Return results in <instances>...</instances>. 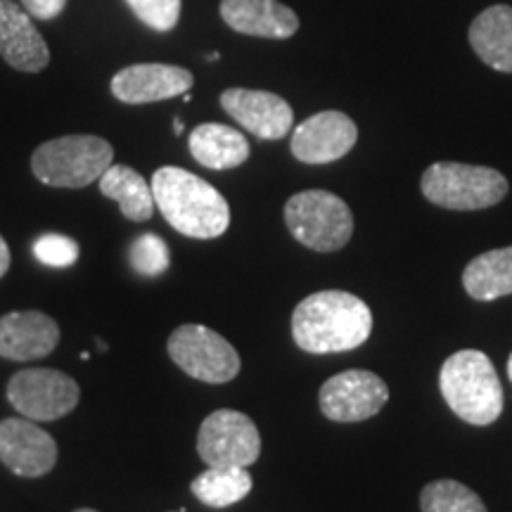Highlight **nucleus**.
Listing matches in <instances>:
<instances>
[{"instance_id":"nucleus-1","label":"nucleus","mask_w":512,"mask_h":512,"mask_svg":"<svg viewBox=\"0 0 512 512\" xmlns=\"http://www.w3.org/2000/svg\"><path fill=\"white\" fill-rule=\"evenodd\" d=\"M373 313L356 294L323 290L309 294L292 313V337L309 354H339L368 342Z\"/></svg>"},{"instance_id":"nucleus-2","label":"nucleus","mask_w":512,"mask_h":512,"mask_svg":"<svg viewBox=\"0 0 512 512\" xmlns=\"http://www.w3.org/2000/svg\"><path fill=\"white\" fill-rule=\"evenodd\" d=\"M150 188L166 223L185 238L214 240L228 230L226 197L204 178L178 166H162L152 176Z\"/></svg>"},{"instance_id":"nucleus-3","label":"nucleus","mask_w":512,"mask_h":512,"mask_svg":"<svg viewBox=\"0 0 512 512\" xmlns=\"http://www.w3.org/2000/svg\"><path fill=\"white\" fill-rule=\"evenodd\" d=\"M444 401L460 420L491 425L503 413V387L491 358L484 351L463 349L448 356L439 373Z\"/></svg>"},{"instance_id":"nucleus-4","label":"nucleus","mask_w":512,"mask_h":512,"mask_svg":"<svg viewBox=\"0 0 512 512\" xmlns=\"http://www.w3.org/2000/svg\"><path fill=\"white\" fill-rule=\"evenodd\" d=\"M114 150L98 136H62L31 155V171L50 188H86L112 166Z\"/></svg>"},{"instance_id":"nucleus-5","label":"nucleus","mask_w":512,"mask_h":512,"mask_svg":"<svg viewBox=\"0 0 512 512\" xmlns=\"http://www.w3.org/2000/svg\"><path fill=\"white\" fill-rule=\"evenodd\" d=\"M292 238L313 252H337L354 235V214L342 197L328 190H304L285 204Z\"/></svg>"},{"instance_id":"nucleus-6","label":"nucleus","mask_w":512,"mask_h":512,"mask_svg":"<svg viewBox=\"0 0 512 512\" xmlns=\"http://www.w3.org/2000/svg\"><path fill=\"white\" fill-rule=\"evenodd\" d=\"M422 195L432 204L453 211L494 207L508 195V181L489 166L437 162L422 174Z\"/></svg>"},{"instance_id":"nucleus-7","label":"nucleus","mask_w":512,"mask_h":512,"mask_svg":"<svg viewBox=\"0 0 512 512\" xmlns=\"http://www.w3.org/2000/svg\"><path fill=\"white\" fill-rule=\"evenodd\" d=\"M171 361L185 375L207 384L230 382L240 373V356L233 344L207 325H181L166 342Z\"/></svg>"},{"instance_id":"nucleus-8","label":"nucleus","mask_w":512,"mask_h":512,"mask_svg":"<svg viewBox=\"0 0 512 512\" xmlns=\"http://www.w3.org/2000/svg\"><path fill=\"white\" fill-rule=\"evenodd\" d=\"M79 384L53 368L19 370L8 382V401L22 418L48 422L64 418L79 406Z\"/></svg>"},{"instance_id":"nucleus-9","label":"nucleus","mask_w":512,"mask_h":512,"mask_svg":"<svg viewBox=\"0 0 512 512\" xmlns=\"http://www.w3.org/2000/svg\"><path fill=\"white\" fill-rule=\"evenodd\" d=\"M197 453L207 467H249L259 460L261 434L249 415L221 408L204 418Z\"/></svg>"},{"instance_id":"nucleus-10","label":"nucleus","mask_w":512,"mask_h":512,"mask_svg":"<svg viewBox=\"0 0 512 512\" xmlns=\"http://www.w3.org/2000/svg\"><path fill=\"white\" fill-rule=\"evenodd\" d=\"M320 411L332 422H361L389 401V387L370 370H344L320 387Z\"/></svg>"},{"instance_id":"nucleus-11","label":"nucleus","mask_w":512,"mask_h":512,"mask_svg":"<svg viewBox=\"0 0 512 512\" xmlns=\"http://www.w3.org/2000/svg\"><path fill=\"white\" fill-rule=\"evenodd\" d=\"M0 460L12 475L36 479L48 475L57 463V444L29 418L0 422Z\"/></svg>"},{"instance_id":"nucleus-12","label":"nucleus","mask_w":512,"mask_h":512,"mask_svg":"<svg viewBox=\"0 0 512 512\" xmlns=\"http://www.w3.org/2000/svg\"><path fill=\"white\" fill-rule=\"evenodd\" d=\"M358 140V128L342 112H318L292 133V155L304 164H330L349 155Z\"/></svg>"},{"instance_id":"nucleus-13","label":"nucleus","mask_w":512,"mask_h":512,"mask_svg":"<svg viewBox=\"0 0 512 512\" xmlns=\"http://www.w3.org/2000/svg\"><path fill=\"white\" fill-rule=\"evenodd\" d=\"M195 83L188 69L176 64H131L112 76V95L126 105H147V102L171 100L188 93Z\"/></svg>"},{"instance_id":"nucleus-14","label":"nucleus","mask_w":512,"mask_h":512,"mask_svg":"<svg viewBox=\"0 0 512 512\" xmlns=\"http://www.w3.org/2000/svg\"><path fill=\"white\" fill-rule=\"evenodd\" d=\"M221 107L261 140H280L292 131L294 112L290 102L275 93L228 88L221 93Z\"/></svg>"},{"instance_id":"nucleus-15","label":"nucleus","mask_w":512,"mask_h":512,"mask_svg":"<svg viewBox=\"0 0 512 512\" xmlns=\"http://www.w3.org/2000/svg\"><path fill=\"white\" fill-rule=\"evenodd\" d=\"M0 55L17 72H43L50 62L48 43L15 0H0Z\"/></svg>"},{"instance_id":"nucleus-16","label":"nucleus","mask_w":512,"mask_h":512,"mask_svg":"<svg viewBox=\"0 0 512 512\" xmlns=\"http://www.w3.org/2000/svg\"><path fill=\"white\" fill-rule=\"evenodd\" d=\"M60 325L43 311H12L0 318V356L8 361H38L53 354Z\"/></svg>"},{"instance_id":"nucleus-17","label":"nucleus","mask_w":512,"mask_h":512,"mask_svg":"<svg viewBox=\"0 0 512 512\" xmlns=\"http://www.w3.org/2000/svg\"><path fill=\"white\" fill-rule=\"evenodd\" d=\"M221 17L230 29L256 38H290L297 34V12L278 0H221Z\"/></svg>"},{"instance_id":"nucleus-18","label":"nucleus","mask_w":512,"mask_h":512,"mask_svg":"<svg viewBox=\"0 0 512 512\" xmlns=\"http://www.w3.org/2000/svg\"><path fill=\"white\" fill-rule=\"evenodd\" d=\"M188 147L192 159L211 171L235 169L249 159L245 133L226 124H200L190 133Z\"/></svg>"},{"instance_id":"nucleus-19","label":"nucleus","mask_w":512,"mask_h":512,"mask_svg":"<svg viewBox=\"0 0 512 512\" xmlns=\"http://www.w3.org/2000/svg\"><path fill=\"white\" fill-rule=\"evenodd\" d=\"M470 46L491 69L512 74V8L494 5L475 17L470 27Z\"/></svg>"},{"instance_id":"nucleus-20","label":"nucleus","mask_w":512,"mask_h":512,"mask_svg":"<svg viewBox=\"0 0 512 512\" xmlns=\"http://www.w3.org/2000/svg\"><path fill=\"white\" fill-rule=\"evenodd\" d=\"M100 192L107 200H114L121 207V214L128 221H150L155 211V195H152L150 183L138 174L136 169L124 164H112L105 174L100 176Z\"/></svg>"},{"instance_id":"nucleus-21","label":"nucleus","mask_w":512,"mask_h":512,"mask_svg":"<svg viewBox=\"0 0 512 512\" xmlns=\"http://www.w3.org/2000/svg\"><path fill=\"white\" fill-rule=\"evenodd\" d=\"M463 285L477 302H494L512 294V247L489 249L475 256L465 266Z\"/></svg>"},{"instance_id":"nucleus-22","label":"nucleus","mask_w":512,"mask_h":512,"mask_svg":"<svg viewBox=\"0 0 512 512\" xmlns=\"http://www.w3.org/2000/svg\"><path fill=\"white\" fill-rule=\"evenodd\" d=\"M252 484L247 467H207L202 475L192 479L190 491L209 508H228L247 498Z\"/></svg>"},{"instance_id":"nucleus-23","label":"nucleus","mask_w":512,"mask_h":512,"mask_svg":"<svg viewBox=\"0 0 512 512\" xmlns=\"http://www.w3.org/2000/svg\"><path fill=\"white\" fill-rule=\"evenodd\" d=\"M422 512H486L475 491L456 479H437L427 484L420 494Z\"/></svg>"},{"instance_id":"nucleus-24","label":"nucleus","mask_w":512,"mask_h":512,"mask_svg":"<svg viewBox=\"0 0 512 512\" xmlns=\"http://www.w3.org/2000/svg\"><path fill=\"white\" fill-rule=\"evenodd\" d=\"M128 261H131L133 271L143 278H157L164 271H169L171 254L169 245L155 233H145L133 240L131 252H128Z\"/></svg>"},{"instance_id":"nucleus-25","label":"nucleus","mask_w":512,"mask_h":512,"mask_svg":"<svg viewBox=\"0 0 512 512\" xmlns=\"http://www.w3.org/2000/svg\"><path fill=\"white\" fill-rule=\"evenodd\" d=\"M140 22L150 29L166 34L181 19V0H126Z\"/></svg>"},{"instance_id":"nucleus-26","label":"nucleus","mask_w":512,"mask_h":512,"mask_svg":"<svg viewBox=\"0 0 512 512\" xmlns=\"http://www.w3.org/2000/svg\"><path fill=\"white\" fill-rule=\"evenodd\" d=\"M34 254L43 266L69 268L79 261V245L67 235L48 233L34 242Z\"/></svg>"},{"instance_id":"nucleus-27","label":"nucleus","mask_w":512,"mask_h":512,"mask_svg":"<svg viewBox=\"0 0 512 512\" xmlns=\"http://www.w3.org/2000/svg\"><path fill=\"white\" fill-rule=\"evenodd\" d=\"M22 8L36 19H55L67 8V0H22Z\"/></svg>"},{"instance_id":"nucleus-28","label":"nucleus","mask_w":512,"mask_h":512,"mask_svg":"<svg viewBox=\"0 0 512 512\" xmlns=\"http://www.w3.org/2000/svg\"><path fill=\"white\" fill-rule=\"evenodd\" d=\"M8 271H10V247L3 235H0V278H3Z\"/></svg>"},{"instance_id":"nucleus-29","label":"nucleus","mask_w":512,"mask_h":512,"mask_svg":"<svg viewBox=\"0 0 512 512\" xmlns=\"http://www.w3.org/2000/svg\"><path fill=\"white\" fill-rule=\"evenodd\" d=\"M174 131L176 133H183V121L181 119H174Z\"/></svg>"},{"instance_id":"nucleus-30","label":"nucleus","mask_w":512,"mask_h":512,"mask_svg":"<svg viewBox=\"0 0 512 512\" xmlns=\"http://www.w3.org/2000/svg\"><path fill=\"white\" fill-rule=\"evenodd\" d=\"M98 351H100V354H105V351H107V344L102 342V339H98Z\"/></svg>"},{"instance_id":"nucleus-31","label":"nucleus","mask_w":512,"mask_h":512,"mask_svg":"<svg viewBox=\"0 0 512 512\" xmlns=\"http://www.w3.org/2000/svg\"><path fill=\"white\" fill-rule=\"evenodd\" d=\"M508 377L512 380V354H510V358H508Z\"/></svg>"},{"instance_id":"nucleus-32","label":"nucleus","mask_w":512,"mask_h":512,"mask_svg":"<svg viewBox=\"0 0 512 512\" xmlns=\"http://www.w3.org/2000/svg\"><path fill=\"white\" fill-rule=\"evenodd\" d=\"M76 512H98V510H91V508H81V510H76Z\"/></svg>"},{"instance_id":"nucleus-33","label":"nucleus","mask_w":512,"mask_h":512,"mask_svg":"<svg viewBox=\"0 0 512 512\" xmlns=\"http://www.w3.org/2000/svg\"><path fill=\"white\" fill-rule=\"evenodd\" d=\"M178 512H185V510H178Z\"/></svg>"}]
</instances>
